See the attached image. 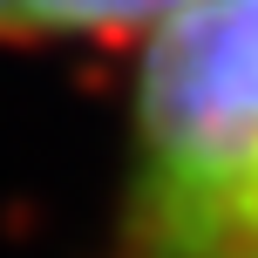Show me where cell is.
I'll return each mask as SVG.
<instances>
[{
  "mask_svg": "<svg viewBox=\"0 0 258 258\" xmlns=\"http://www.w3.org/2000/svg\"><path fill=\"white\" fill-rule=\"evenodd\" d=\"M190 0H0V48H54V41H122L150 34Z\"/></svg>",
  "mask_w": 258,
  "mask_h": 258,
  "instance_id": "obj_2",
  "label": "cell"
},
{
  "mask_svg": "<svg viewBox=\"0 0 258 258\" xmlns=\"http://www.w3.org/2000/svg\"><path fill=\"white\" fill-rule=\"evenodd\" d=\"M109 258H258V0L150 27Z\"/></svg>",
  "mask_w": 258,
  "mask_h": 258,
  "instance_id": "obj_1",
  "label": "cell"
}]
</instances>
